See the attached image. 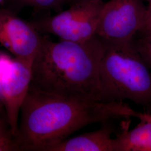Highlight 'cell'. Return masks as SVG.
Wrapping results in <instances>:
<instances>
[{"label": "cell", "mask_w": 151, "mask_h": 151, "mask_svg": "<svg viewBox=\"0 0 151 151\" xmlns=\"http://www.w3.org/2000/svg\"><path fill=\"white\" fill-rule=\"evenodd\" d=\"M15 137L20 150L47 151L88 124L135 118L123 102L105 103L46 91L31 83Z\"/></svg>", "instance_id": "1"}, {"label": "cell", "mask_w": 151, "mask_h": 151, "mask_svg": "<svg viewBox=\"0 0 151 151\" xmlns=\"http://www.w3.org/2000/svg\"><path fill=\"white\" fill-rule=\"evenodd\" d=\"M103 50L97 35L82 42H55L43 36L32 62L31 83L46 91L100 101Z\"/></svg>", "instance_id": "2"}, {"label": "cell", "mask_w": 151, "mask_h": 151, "mask_svg": "<svg viewBox=\"0 0 151 151\" xmlns=\"http://www.w3.org/2000/svg\"><path fill=\"white\" fill-rule=\"evenodd\" d=\"M99 67L100 101L105 103L132 101L151 113V72L130 42L103 40Z\"/></svg>", "instance_id": "3"}, {"label": "cell", "mask_w": 151, "mask_h": 151, "mask_svg": "<svg viewBox=\"0 0 151 151\" xmlns=\"http://www.w3.org/2000/svg\"><path fill=\"white\" fill-rule=\"evenodd\" d=\"M54 16L32 25L38 32L57 35L63 40L82 42L96 35L104 3L103 0H82Z\"/></svg>", "instance_id": "4"}, {"label": "cell", "mask_w": 151, "mask_h": 151, "mask_svg": "<svg viewBox=\"0 0 151 151\" xmlns=\"http://www.w3.org/2000/svg\"><path fill=\"white\" fill-rule=\"evenodd\" d=\"M146 8L142 0H110L104 3L96 35L109 42H132L142 25Z\"/></svg>", "instance_id": "5"}, {"label": "cell", "mask_w": 151, "mask_h": 151, "mask_svg": "<svg viewBox=\"0 0 151 151\" xmlns=\"http://www.w3.org/2000/svg\"><path fill=\"white\" fill-rule=\"evenodd\" d=\"M32 63L13 58L0 80V100L11 134L15 138L18 117L32 80Z\"/></svg>", "instance_id": "6"}, {"label": "cell", "mask_w": 151, "mask_h": 151, "mask_svg": "<svg viewBox=\"0 0 151 151\" xmlns=\"http://www.w3.org/2000/svg\"><path fill=\"white\" fill-rule=\"evenodd\" d=\"M42 42V37L32 25L9 12H0V43L15 58L32 64Z\"/></svg>", "instance_id": "7"}, {"label": "cell", "mask_w": 151, "mask_h": 151, "mask_svg": "<svg viewBox=\"0 0 151 151\" xmlns=\"http://www.w3.org/2000/svg\"><path fill=\"white\" fill-rule=\"evenodd\" d=\"M113 121L102 123L95 131L87 132L70 139H66L50 147L47 151H116Z\"/></svg>", "instance_id": "8"}, {"label": "cell", "mask_w": 151, "mask_h": 151, "mask_svg": "<svg viewBox=\"0 0 151 151\" xmlns=\"http://www.w3.org/2000/svg\"><path fill=\"white\" fill-rule=\"evenodd\" d=\"M115 139L116 151H151V122L140 121L134 128L124 130Z\"/></svg>", "instance_id": "9"}, {"label": "cell", "mask_w": 151, "mask_h": 151, "mask_svg": "<svg viewBox=\"0 0 151 151\" xmlns=\"http://www.w3.org/2000/svg\"><path fill=\"white\" fill-rule=\"evenodd\" d=\"M134 43L151 72V37L140 38L136 41L134 40Z\"/></svg>", "instance_id": "10"}, {"label": "cell", "mask_w": 151, "mask_h": 151, "mask_svg": "<svg viewBox=\"0 0 151 151\" xmlns=\"http://www.w3.org/2000/svg\"><path fill=\"white\" fill-rule=\"evenodd\" d=\"M22 3L32 6L40 10H51L60 9L63 0H18Z\"/></svg>", "instance_id": "11"}, {"label": "cell", "mask_w": 151, "mask_h": 151, "mask_svg": "<svg viewBox=\"0 0 151 151\" xmlns=\"http://www.w3.org/2000/svg\"><path fill=\"white\" fill-rule=\"evenodd\" d=\"M20 151L15 138L10 129L0 134V151Z\"/></svg>", "instance_id": "12"}, {"label": "cell", "mask_w": 151, "mask_h": 151, "mask_svg": "<svg viewBox=\"0 0 151 151\" xmlns=\"http://www.w3.org/2000/svg\"><path fill=\"white\" fill-rule=\"evenodd\" d=\"M138 33L140 35V38L151 37V3H149L143 22Z\"/></svg>", "instance_id": "13"}, {"label": "cell", "mask_w": 151, "mask_h": 151, "mask_svg": "<svg viewBox=\"0 0 151 151\" xmlns=\"http://www.w3.org/2000/svg\"><path fill=\"white\" fill-rule=\"evenodd\" d=\"M13 59L3 52H0V80L11 64Z\"/></svg>", "instance_id": "14"}, {"label": "cell", "mask_w": 151, "mask_h": 151, "mask_svg": "<svg viewBox=\"0 0 151 151\" xmlns=\"http://www.w3.org/2000/svg\"><path fill=\"white\" fill-rule=\"evenodd\" d=\"M135 118L139 119L140 121H145V122H151V113L148 112H138L135 115Z\"/></svg>", "instance_id": "15"}, {"label": "cell", "mask_w": 151, "mask_h": 151, "mask_svg": "<svg viewBox=\"0 0 151 151\" xmlns=\"http://www.w3.org/2000/svg\"><path fill=\"white\" fill-rule=\"evenodd\" d=\"M7 130V129L6 126L5 122H4L2 119L1 118V117H0V134L1 133H2L3 132H5L6 130Z\"/></svg>", "instance_id": "16"}, {"label": "cell", "mask_w": 151, "mask_h": 151, "mask_svg": "<svg viewBox=\"0 0 151 151\" xmlns=\"http://www.w3.org/2000/svg\"><path fill=\"white\" fill-rule=\"evenodd\" d=\"M4 110H5V109L2 105V103H1V101L0 100V115H1L2 114L4 113Z\"/></svg>", "instance_id": "17"}, {"label": "cell", "mask_w": 151, "mask_h": 151, "mask_svg": "<svg viewBox=\"0 0 151 151\" xmlns=\"http://www.w3.org/2000/svg\"><path fill=\"white\" fill-rule=\"evenodd\" d=\"M82 1V0H63V2H68L70 4H72V3H74L75 2L77 1Z\"/></svg>", "instance_id": "18"}, {"label": "cell", "mask_w": 151, "mask_h": 151, "mask_svg": "<svg viewBox=\"0 0 151 151\" xmlns=\"http://www.w3.org/2000/svg\"><path fill=\"white\" fill-rule=\"evenodd\" d=\"M4 1V0H0V5L3 3Z\"/></svg>", "instance_id": "19"}, {"label": "cell", "mask_w": 151, "mask_h": 151, "mask_svg": "<svg viewBox=\"0 0 151 151\" xmlns=\"http://www.w3.org/2000/svg\"><path fill=\"white\" fill-rule=\"evenodd\" d=\"M149 3H151V0H147Z\"/></svg>", "instance_id": "20"}]
</instances>
